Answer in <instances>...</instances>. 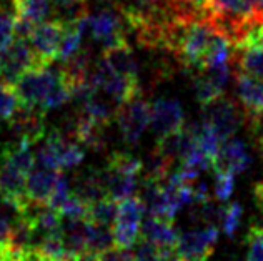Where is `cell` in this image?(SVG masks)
Returning a JSON list of instances; mask_svg holds the SVG:
<instances>
[{"instance_id": "cell-1", "label": "cell", "mask_w": 263, "mask_h": 261, "mask_svg": "<svg viewBox=\"0 0 263 261\" xmlns=\"http://www.w3.org/2000/svg\"><path fill=\"white\" fill-rule=\"evenodd\" d=\"M205 17L237 45L253 25L263 24V0H209Z\"/></svg>"}, {"instance_id": "cell-2", "label": "cell", "mask_w": 263, "mask_h": 261, "mask_svg": "<svg viewBox=\"0 0 263 261\" xmlns=\"http://www.w3.org/2000/svg\"><path fill=\"white\" fill-rule=\"evenodd\" d=\"M33 67H42L27 38H12L0 49V84L17 85L20 77Z\"/></svg>"}, {"instance_id": "cell-3", "label": "cell", "mask_w": 263, "mask_h": 261, "mask_svg": "<svg viewBox=\"0 0 263 261\" xmlns=\"http://www.w3.org/2000/svg\"><path fill=\"white\" fill-rule=\"evenodd\" d=\"M203 120L213 128L218 138L225 142L238 132L241 123L247 122V115L238 102L220 95L217 100L203 107Z\"/></svg>"}, {"instance_id": "cell-4", "label": "cell", "mask_w": 263, "mask_h": 261, "mask_svg": "<svg viewBox=\"0 0 263 261\" xmlns=\"http://www.w3.org/2000/svg\"><path fill=\"white\" fill-rule=\"evenodd\" d=\"M92 78L95 82V85L99 87V90H103L119 105L140 97V93H142L140 80L130 78L119 72H115L103 58H100L95 64L92 70Z\"/></svg>"}, {"instance_id": "cell-5", "label": "cell", "mask_w": 263, "mask_h": 261, "mask_svg": "<svg viewBox=\"0 0 263 261\" xmlns=\"http://www.w3.org/2000/svg\"><path fill=\"white\" fill-rule=\"evenodd\" d=\"M220 228L203 225L200 228L185 230L177 238V253L182 261H206L215 251Z\"/></svg>"}, {"instance_id": "cell-6", "label": "cell", "mask_w": 263, "mask_h": 261, "mask_svg": "<svg viewBox=\"0 0 263 261\" xmlns=\"http://www.w3.org/2000/svg\"><path fill=\"white\" fill-rule=\"evenodd\" d=\"M143 205L138 196H128L119 202V213L114 225L115 246L134 248L140 239V228L143 222Z\"/></svg>"}, {"instance_id": "cell-7", "label": "cell", "mask_w": 263, "mask_h": 261, "mask_svg": "<svg viewBox=\"0 0 263 261\" xmlns=\"http://www.w3.org/2000/svg\"><path fill=\"white\" fill-rule=\"evenodd\" d=\"M60 78V70L53 72L50 67H33L25 72L17 82V93L20 105L24 107H39L42 105L47 93L52 90L53 85Z\"/></svg>"}, {"instance_id": "cell-8", "label": "cell", "mask_w": 263, "mask_h": 261, "mask_svg": "<svg viewBox=\"0 0 263 261\" xmlns=\"http://www.w3.org/2000/svg\"><path fill=\"white\" fill-rule=\"evenodd\" d=\"M65 27L67 22L62 18L45 20L33 27L29 42L42 67H50L55 60H59V49L65 33Z\"/></svg>"}, {"instance_id": "cell-9", "label": "cell", "mask_w": 263, "mask_h": 261, "mask_svg": "<svg viewBox=\"0 0 263 261\" xmlns=\"http://www.w3.org/2000/svg\"><path fill=\"white\" fill-rule=\"evenodd\" d=\"M125 30L127 22L120 5H117L115 9L108 7V9H103L95 15L88 17V32L103 49L127 42Z\"/></svg>"}, {"instance_id": "cell-10", "label": "cell", "mask_w": 263, "mask_h": 261, "mask_svg": "<svg viewBox=\"0 0 263 261\" xmlns=\"http://www.w3.org/2000/svg\"><path fill=\"white\" fill-rule=\"evenodd\" d=\"M115 120L119 123V130L125 143L137 145L150 125V104L140 97L120 104L117 107Z\"/></svg>"}, {"instance_id": "cell-11", "label": "cell", "mask_w": 263, "mask_h": 261, "mask_svg": "<svg viewBox=\"0 0 263 261\" xmlns=\"http://www.w3.org/2000/svg\"><path fill=\"white\" fill-rule=\"evenodd\" d=\"M45 113L39 107H24L20 105L17 113L9 122L10 128L15 133L17 140H25L35 145L47 135L45 127Z\"/></svg>"}, {"instance_id": "cell-12", "label": "cell", "mask_w": 263, "mask_h": 261, "mask_svg": "<svg viewBox=\"0 0 263 261\" xmlns=\"http://www.w3.org/2000/svg\"><path fill=\"white\" fill-rule=\"evenodd\" d=\"M183 108L177 100H157L150 105V127L157 138L183 128Z\"/></svg>"}, {"instance_id": "cell-13", "label": "cell", "mask_w": 263, "mask_h": 261, "mask_svg": "<svg viewBox=\"0 0 263 261\" xmlns=\"http://www.w3.org/2000/svg\"><path fill=\"white\" fill-rule=\"evenodd\" d=\"M252 158L248 155L245 143L238 138H228L221 143L220 152L212 170H227L235 176L243 173L250 167Z\"/></svg>"}, {"instance_id": "cell-14", "label": "cell", "mask_w": 263, "mask_h": 261, "mask_svg": "<svg viewBox=\"0 0 263 261\" xmlns=\"http://www.w3.org/2000/svg\"><path fill=\"white\" fill-rule=\"evenodd\" d=\"M62 175L60 170L44 168V167H33V170L27 175V196L33 203H48L53 193V188L57 185L59 178Z\"/></svg>"}, {"instance_id": "cell-15", "label": "cell", "mask_w": 263, "mask_h": 261, "mask_svg": "<svg viewBox=\"0 0 263 261\" xmlns=\"http://www.w3.org/2000/svg\"><path fill=\"white\" fill-rule=\"evenodd\" d=\"M235 78H237L238 104L245 110L248 120L250 116L260 113L263 110V80L241 72H235Z\"/></svg>"}, {"instance_id": "cell-16", "label": "cell", "mask_w": 263, "mask_h": 261, "mask_svg": "<svg viewBox=\"0 0 263 261\" xmlns=\"http://www.w3.org/2000/svg\"><path fill=\"white\" fill-rule=\"evenodd\" d=\"M232 67L252 77L263 80V49L255 45H235L232 55Z\"/></svg>"}, {"instance_id": "cell-17", "label": "cell", "mask_w": 263, "mask_h": 261, "mask_svg": "<svg viewBox=\"0 0 263 261\" xmlns=\"http://www.w3.org/2000/svg\"><path fill=\"white\" fill-rule=\"evenodd\" d=\"M102 58L105 60L115 72L138 80V62L135 58L134 50L130 49L128 42H122L119 45L103 49Z\"/></svg>"}, {"instance_id": "cell-18", "label": "cell", "mask_w": 263, "mask_h": 261, "mask_svg": "<svg viewBox=\"0 0 263 261\" xmlns=\"http://www.w3.org/2000/svg\"><path fill=\"white\" fill-rule=\"evenodd\" d=\"M140 238L148 239L158 246H175L178 235L174 228V222L157 216H147L142 222Z\"/></svg>"}, {"instance_id": "cell-19", "label": "cell", "mask_w": 263, "mask_h": 261, "mask_svg": "<svg viewBox=\"0 0 263 261\" xmlns=\"http://www.w3.org/2000/svg\"><path fill=\"white\" fill-rule=\"evenodd\" d=\"M73 193L77 195L80 200H84L87 205L93 203L100 198L108 196L105 182H103V171L100 170H88L85 173H82L77 178L75 183Z\"/></svg>"}, {"instance_id": "cell-20", "label": "cell", "mask_w": 263, "mask_h": 261, "mask_svg": "<svg viewBox=\"0 0 263 261\" xmlns=\"http://www.w3.org/2000/svg\"><path fill=\"white\" fill-rule=\"evenodd\" d=\"M102 171H103V182H105L107 187V193L110 198L120 202L128 196H135V191L138 188V176L123 175L107 167Z\"/></svg>"}, {"instance_id": "cell-21", "label": "cell", "mask_w": 263, "mask_h": 261, "mask_svg": "<svg viewBox=\"0 0 263 261\" xmlns=\"http://www.w3.org/2000/svg\"><path fill=\"white\" fill-rule=\"evenodd\" d=\"M115 246L114 226L90 223L88 238H87V253L92 256H99L102 253L112 250Z\"/></svg>"}, {"instance_id": "cell-22", "label": "cell", "mask_w": 263, "mask_h": 261, "mask_svg": "<svg viewBox=\"0 0 263 261\" xmlns=\"http://www.w3.org/2000/svg\"><path fill=\"white\" fill-rule=\"evenodd\" d=\"M53 13V0H18L17 2V15L27 18L33 25L45 22Z\"/></svg>"}, {"instance_id": "cell-23", "label": "cell", "mask_w": 263, "mask_h": 261, "mask_svg": "<svg viewBox=\"0 0 263 261\" xmlns=\"http://www.w3.org/2000/svg\"><path fill=\"white\" fill-rule=\"evenodd\" d=\"M119 213V202L114 198L105 196L88 205V219L92 223L114 226Z\"/></svg>"}, {"instance_id": "cell-24", "label": "cell", "mask_w": 263, "mask_h": 261, "mask_svg": "<svg viewBox=\"0 0 263 261\" xmlns=\"http://www.w3.org/2000/svg\"><path fill=\"white\" fill-rule=\"evenodd\" d=\"M119 107V105H117ZM80 112H84L85 115H88L90 118H93L95 122L102 123V125H108L110 122L115 118L117 115V108L110 104L108 100L105 98H100L99 95H93V97H90L87 102L82 104V108Z\"/></svg>"}, {"instance_id": "cell-25", "label": "cell", "mask_w": 263, "mask_h": 261, "mask_svg": "<svg viewBox=\"0 0 263 261\" xmlns=\"http://www.w3.org/2000/svg\"><path fill=\"white\" fill-rule=\"evenodd\" d=\"M17 9L13 0H0V49L15 37Z\"/></svg>"}, {"instance_id": "cell-26", "label": "cell", "mask_w": 263, "mask_h": 261, "mask_svg": "<svg viewBox=\"0 0 263 261\" xmlns=\"http://www.w3.org/2000/svg\"><path fill=\"white\" fill-rule=\"evenodd\" d=\"M82 37H84V32L77 25V20L67 22L65 33L62 37L60 49H59V60H68L70 57H73L82 47Z\"/></svg>"}, {"instance_id": "cell-27", "label": "cell", "mask_w": 263, "mask_h": 261, "mask_svg": "<svg viewBox=\"0 0 263 261\" xmlns=\"http://www.w3.org/2000/svg\"><path fill=\"white\" fill-rule=\"evenodd\" d=\"M107 168H112L123 175L138 176L143 170V163L140 162V158L128 152H114L107 162Z\"/></svg>"}, {"instance_id": "cell-28", "label": "cell", "mask_w": 263, "mask_h": 261, "mask_svg": "<svg viewBox=\"0 0 263 261\" xmlns=\"http://www.w3.org/2000/svg\"><path fill=\"white\" fill-rule=\"evenodd\" d=\"M193 90H195V97L202 107L212 104V102L217 100L220 95H223V92L213 84L212 78L203 70L198 72L195 75V78H193Z\"/></svg>"}, {"instance_id": "cell-29", "label": "cell", "mask_w": 263, "mask_h": 261, "mask_svg": "<svg viewBox=\"0 0 263 261\" xmlns=\"http://www.w3.org/2000/svg\"><path fill=\"white\" fill-rule=\"evenodd\" d=\"M20 108V98L13 85L0 84V122L9 123Z\"/></svg>"}, {"instance_id": "cell-30", "label": "cell", "mask_w": 263, "mask_h": 261, "mask_svg": "<svg viewBox=\"0 0 263 261\" xmlns=\"http://www.w3.org/2000/svg\"><path fill=\"white\" fill-rule=\"evenodd\" d=\"M55 13L65 22H73L84 17L87 12V0H53Z\"/></svg>"}, {"instance_id": "cell-31", "label": "cell", "mask_w": 263, "mask_h": 261, "mask_svg": "<svg viewBox=\"0 0 263 261\" xmlns=\"http://www.w3.org/2000/svg\"><path fill=\"white\" fill-rule=\"evenodd\" d=\"M68 100H72V92H70V87L67 85V82L60 78L57 84L53 85V88L50 92L47 93V97L44 98L42 105L40 108L44 110V112H48V110H53V108H60L62 105H65Z\"/></svg>"}, {"instance_id": "cell-32", "label": "cell", "mask_w": 263, "mask_h": 261, "mask_svg": "<svg viewBox=\"0 0 263 261\" xmlns=\"http://www.w3.org/2000/svg\"><path fill=\"white\" fill-rule=\"evenodd\" d=\"M241 218H243V208L238 202L228 203L223 210V218H221V231L228 238H233L235 233L238 231Z\"/></svg>"}, {"instance_id": "cell-33", "label": "cell", "mask_w": 263, "mask_h": 261, "mask_svg": "<svg viewBox=\"0 0 263 261\" xmlns=\"http://www.w3.org/2000/svg\"><path fill=\"white\" fill-rule=\"evenodd\" d=\"M213 193L218 202H227L232 196L235 188V175L227 170H213Z\"/></svg>"}, {"instance_id": "cell-34", "label": "cell", "mask_w": 263, "mask_h": 261, "mask_svg": "<svg viewBox=\"0 0 263 261\" xmlns=\"http://www.w3.org/2000/svg\"><path fill=\"white\" fill-rule=\"evenodd\" d=\"M248 261H263V226L252 225L247 233Z\"/></svg>"}, {"instance_id": "cell-35", "label": "cell", "mask_w": 263, "mask_h": 261, "mask_svg": "<svg viewBox=\"0 0 263 261\" xmlns=\"http://www.w3.org/2000/svg\"><path fill=\"white\" fill-rule=\"evenodd\" d=\"M95 261H134V250L114 246L112 250L95 256Z\"/></svg>"}, {"instance_id": "cell-36", "label": "cell", "mask_w": 263, "mask_h": 261, "mask_svg": "<svg viewBox=\"0 0 263 261\" xmlns=\"http://www.w3.org/2000/svg\"><path fill=\"white\" fill-rule=\"evenodd\" d=\"M247 123H248V128H250L255 145L263 152V110L260 113L250 116V118L247 120Z\"/></svg>"}, {"instance_id": "cell-37", "label": "cell", "mask_w": 263, "mask_h": 261, "mask_svg": "<svg viewBox=\"0 0 263 261\" xmlns=\"http://www.w3.org/2000/svg\"><path fill=\"white\" fill-rule=\"evenodd\" d=\"M237 45H255L263 49V24L253 25Z\"/></svg>"}, {"instance_id": "cell-38", "label": "cell", "mask_w": 263, "mask_h": 261, "mask_svg": "<svg viewBox=\"0 0 263 261\" xmlns=\"http://www.w3.org/2000/svg\"><path fill=\"white\" fill-rule=\"evenodd\" d=\"M10 226H12V223L9 222V218H7L5 213L0 210V242H7L9 233H10Z\"/></svg>"}, {"instance_id": "cell-39", "label": "cell", "mask_w": 263, "mask_h": 261, "mask_svg": "<svg viewBox=\"0 0 263 261\" xmlns=\"http://www.w3.org/2000/svg\"><path fill=\"white\" fill-rule=\"evenodd\" d=\"M64 261H95V256L88 253H75V255H68Z\"/></svg>"}, {"instance_id": "cell-40", "label": "cell", "mask_w": 263, "mask_h": 261, "mask_svg": "<svg viewBox=\"0 0 263 261\" xmlns=\"http://www.w3.org/2000/svg\"><path fill=\"white\" fill-rule=\"evenodd\" d=\"M25 261H53V259H47V258H42V256H40L35 250H32V251L29 253V255H27Z\"/></svg>"}, {"instance_id": "cell-41", "label": "cell", "mask_w": 263, "mask_h": 261, "mask_svg": "<svg viewBox=\"0 0 263 261\" xmlns=\"http://www.w3.org/2000/svg\"><path fill=\"white\" fill-rule=\"evenodd\" d=\"M9 255V248H7V243L5 242H0V261H4Z\"/></svg>"}, {"instance_id": "cell-42", "label": "cell", "mask_w": 263, "mask_h": 261, "mask_svg": "<svg viewBox=\"0 0 263 261\" xmlns=\"http://www.w3.org/2000/svg\"><path fill=\"white\" fill-rule=\"evenodd\" d=\"M157 0H135L137 5H148V4H154Z\"/></svg>"}, {"instance_id": "cell-43", "label": "cell", "mask_w": 263, "mask_h": 261, "mask_svg": "<svg viewBox=\"0 0 263 261\" xmlns=\"http://www.w3.org/2000/svg\"><path fill=\"white\" fill-rule=\"evenodd\" d=\"M4 261H22V259H18V258H15V256H10V255H7V258H5Z\"/></svg>"}, {"instance_id": "cell-44", "label": "cell", "mask_w": 263, "mask_h": 261, "mask_svg": "<svg viewBox=\"0 0 263 261\" xmlns=\"http://www.w3.org/2000/svg\"><path fill=\"white\" fill-rule=\"evenodd\" d=\"M232 261H248V259H241V258H235V259H232Z\"/></svg>"}, {"instance_id": "cell-45", "label": "cell", "mask_w": 263, "mask_h": 261, "mask_svg": "<svg viewBox=\"0 0 263 261\" xmlns=\"http://www.w3.org/2000/svg\"><path fill=\"white\" fill-rule=\"evenodd\" d=\"M17 2H18V0H13V4H15V9H17Z\"/></svg>"}, {"instance_id": "cell-46", "label": "cell", "mask_w": 263, "mask_h": 261, "mask_svg": "<svg viewBox=\"0 0 263 261\" xmlns=\"http://www.w3.org/2000/svg\"><path fill=\"white\" fill-rule=\"evenodd\" d=\"M180 261H182V259H180Z\"/></svg>"}]
</instances>
